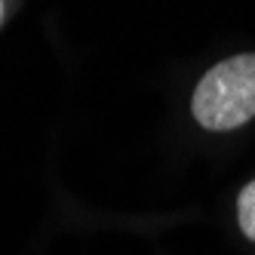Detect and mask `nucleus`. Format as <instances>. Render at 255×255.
I'll return each mask as SVG.
<instances>
[{
  "instance_id": "nucleus-1",
  "label": "nucleus",
  "mask_w": 255,
  "mask_h": 255,
  "mask_svg": "<svg viewBox=\"0 0 255 255\" xmlns=\"http://www.w3.org/2000/svg\"><path fill=\"white\" fill-rule=\"evenodd\" d=\"M194 120L206 129H234L255 117V52L206 71L194 89Z\"/></svg>"
},
{
  "instance_id": "nucleus-2",
  "label": "nucleus",
  "mask_w": 255,
  "mask_h": 255,
  "mask_svg": "<svg viewBox=\"0 0 255 255\" xmlns=\"http://www.w3.org/2000/svg\"><path fill=\"white\" fill-rule=\"evenodd\" d=\"M237 212H240V228L249 240H255V181L243 188L240 200H237Z\"/></svg>"
},
{
  "instance_id": "nucleus-3",
  "label": "nucleus",
  "mask_w": 255,
  "mask_h": 255,
  "mask_svg": "<svg viewBox=\"0 0 255 255\" xmlns=\"http://www.w3.org/2000/svg\"><path fill=\"white\" fill-rule=\"evenodd\" d=\"M0 15H3V3H0Z\"/></svg>"
}]
</instances>
